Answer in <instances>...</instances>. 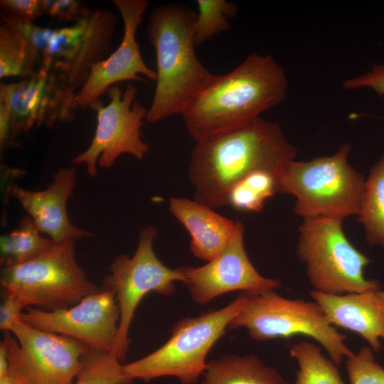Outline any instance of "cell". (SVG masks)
Returning a JSON list of instances; mask_svg holds the SVG:
<instances>
[{
	"mask_svg": "<svg viewBox=\"0 0 384 384\" xmlns=\"http://www.w3.org/2000/svg\"><path fill=\"white\" fill-rule=\"evenodd\" d=\"M296 155L279 124L262 118L196 142L188 166L194 200L211 208L225 206L237 181L260 169L279 175Z\"/></svg>",
	"mask_w": 384,
	"mask_h": 384,
	"instance_id": "6da1fadb",
	"label": "cell"
},
{
	"mask_svg": "<svg viewBox=\"0 0 384 384\" xmlns=\"http://www.w3.org/2000/svg\"><path fill=\"white\" fill-rule=\"evenodd\" d=\"M40 233L30 215L23 217L17 229L1 237V266L26 262L50 248L55 242Z\"/></svg>",
	"mask_w": 384,
	"mask_h": 384,
	"instance_id": "603a6c76",
	"label": "cell"
},
{
	"mask_svg": "<svg viewBox=\"0 0 384 384\" xmlns=\"http://www.w3.org/2000/svg\"><path fill=\"white\" fill-rule=\"evenodd\" d=\"M169 210L189 233L193 254L208 262L228 247L237 230L238 221L234 222L195 200L172 198Z\"/></svg>",
	"mask_w": 384,
	"mask_h": 384,
	"instance_id": "d6986e66",
	"label": "cell"
},
{
	"mask_svg": "<svg viewBox=\"0 0 384 384\" xmlns=\"http://www.w3.org/2000/svg\"><path fill=\"white\" fill-rule=\"evenodd\" d=\"M196 13L181 3L155 7L146 32L156 56V87L146 120L154 123L181 114L213 78L194 50Z\"/></svg>",
	"mask_w": 384,
	"mask_h": 384,
	"instance_id": "3957f363",
	"label": "cell"
},
{
	"mask_svg": "<svg viewBox=\"0 0 384 384\" xmlns=\"http://www.w3.org/2000/svg\"><path fill=\"white\" fill-rule=\"evenodd\" d=\"M286 73L270 55L252 53L232 71L214 75L182 115L195 142L245 126L286 97Z\"/></svg>",
	"mask_w": 384,
	"mask_h": 384,
	"instance_id": "7a4b0ae2",
	"label": "cell"
},
{
	"mask_svg": "<svg viewBox=\"0 0 384 384\" xmlns=\"http://www.w3.org/2000/svg\"><path fill=\"white\" fill-rule=\"evenodd\" d=\"M244 233L243 224L238 221L233 240L219 256L201 267H177L194 302L205 304L238 290L256 295L281 286L278 279L264 277L255 268L245 251Z\"/></svg>",
	"mask_w": 384,
	"mask_h": 384,
	"instance_id": "9a60e30c",
	"label": "cell"
},
{
	"mask_svg": "<svg viewBox=\"0 0 384 384\" xmlns=\"http://www.w3.org/2000/svg\"><path fill=\"white\" fill-rule=\"evenodd\" d=\"M193 26L195 46H201L230 28L228 19L237 15L236 4L226 0H198Z\"/></svg>",
	"mask_w": 384,
	"mask_h": 384,
	"instance_id": "484cf974",
	"label": "cell"
},
{
	"mask_svg": "<svg viewBox=\"0 0 384 384\" xmlns=\"http://www.w3.org/2000/svg\"><path fill=\"white\" fill-rule=\"evenodd\" d=\"M346 143L333 155L290 161L278 176L279 191L295 197L294 213L304 220L358 215L366 180L348 161Z\"/></svg>",
	"mask_w": 384,
	"mask_h": 384,
	"instance_id": "5b68a950",
	"label": "cell"
},
{
	"mask_svg": "<svg viewBox=\"0 0 384 384\" xmlns=\"http://www.w3.org/2000/svg\"><path fill=\"white\" fill-rule=\"evenodd\" d=\"M342 222L319 217L305 219L300 225L296 253L306 265L311 284L314 290L333 294L379 289L377 281L365 277L370 260L348 240Z\"/></svg>",
	"mask_w": 384,
	"mask_h": 384,
	"instance_id": "ba28073f",
	"label": "cell"
},
{
	"mask_svg": "<svg viewBox=\"0 0 384 384\" xmlns=\"http://www.w3.org/2000/svg\"><path fill=\"white\" fill-rule=\"evenodd\" d=\"M9 374V360L6 345L4 341L0 343V378Z\"/></svg>",
	"mask_w": 384,
	"mask_h": 384,
	"instance_id": "d6a6232c",
	"label": "cell"
},
{
	"mask_svg": "<svg viewBox=\"0 0 384 384\" xmlns=\"http://www.w3.org/2000/svg\"><path fill=\"white\" fill-rule=\"evenodd\" d=\"M201 384H287L257 356L226 355L207 363Z\"/></svg>",
	"mask_w": 384,
	"mask_h": 384,
	"instance_id": "ffe728a7",
	"label": "cell"
},
{
	"mask_svg": "<svg viewBox=\"0 0 384 384\" xmlns=\"http://www.w3.org/2000/svg\"><path fill=\"white\" fill-rule=\"evenodd\" d=\"M278 176V173L264 169L247 174L230 187L226 206L240 211H260L268 198L279 193Z\"/></svg>",
	"mask_w": 384,
	"mask_h": 384,
	"instance_id": "7402d4cb",
	"label": "cell"
},
{
	"mask_svg": "<svg viewBox=\"0 0 384 384\" xmlns=\"http://www.w3.org/2000/svg\"><path fill=\"white\" fill-rule=\"evenodd\" d=\"M124 23V35L119 46L107 58L92 66L88 78L77 92L79 108L90 106L112 85L122 81L147 82L139 75L156 80V71L146 66L137 41V28L149 6L146 0H114Z\"/></svg>",
	"mask_w": 384,
	"mask_h": 384,
	"instance_id": "2e32d148",
	"label": "cell"
},
{
	"mask_svg": "<svg viewBox=\"0 0 384 384\" xmlns=\"http://www.w3.org/2000/svg\"><path fill=\"white\" fill-rule=\"evenodd\" d=\"M38 69L35 53L26 37L16 28L0 26V78H26Z\"/></svg>",
	"mask_w": 384,
	"mask_h": 384,
	"instance_id": "cb8c5ba5",
	"label": "cell"
},
{
	"mask_svg": "<svg viewBox=\"0 0 384 384\" xmlns=\"http://www.w3.org/2000/svg\"><path fill=\"white\" fill-rule=\"evenodd\" d=\"M119 319L114 292L103 287L69 308L49 311L29 306L20 316L21 321L35 328L73 338L90 349L112 354Z\"/></svg>",
	"mask_w": 384,
	"mask_h": 384,
	"instance_id": "5bb4252c",
	"label": "cell"
},
{
	"mask_svg": "<svg viewBox=\"0 0 384 384\" xmlns=\"http://www.w3.org/2000/svg\"><path fill=\"white\" fill-rule=\"evenodd\" d=\"M112 353L90 349L82 357V366L71 384H132L123 365Z\"/></svg>",
	"mask_w": 384,
	"mask_h": 384,
	"instance_id": "4316f807",
	"label": "cell"
},
{
	"mask_svg": "<svg viewBox=\"0 0 384 384\" xmlns=\"http://www.w3.org/2000/svg\"><path fill=\"white\" fill-rule=\"evenodd\" d=\"M311 296L333 325L362 336L375 352L384 340V298L379 289L360 293L327 294L316 290Z\"/></svg>",
	"mask_w": 384,
	"mask_h": 384,
	"instance_id": "ac0fdd59",
	"label": "cell"
},
{
	"mask_svg": "<svg viewBox=\"0 0 384 384\" xmlns=\"http://www.w3.org/2000/svg\"><path fill=\"white\" fill-rule=\"evenodd\" d=\"M107 95L110 99L107 105L104 106L99 99L90 106L97 112L94 137L88 148L72 160L74 165L85 164L92 177L97 174V161L100 167L110 169L122 154L141 159L149 149L141 133L148 109L135 100L134 85L128 82L123 92L117 84L114 85L107 90Z\"/></svg>",
	"mask_w": 384,
	"mask_h": 384,
	"instance_id": "4fadbf2b",
	"label": "cell"
},
{
	"mask_svg": "<svg viewBox=\"0 0 384 384\" xmlns=\"http://www.w3.org/2000/svg\"><path fill=\"white\" fill-rule=\"evenodd\" d=\"M381 294H382L383 297L384 298V291H381Z\"/></svg>",
	"mask_w": 384,
	"mask_h": 384,
	"instance_id": "e575fe53",
	"label": "cell"
},
{
	"mask_svg": "<svg viewBox=\"0 0 384 384\" xmlns=\"http://www.w3.org/2000/svg\"><path fill=\"white\" fill-rule=\"evenodd\" d=\"M6 332L9 373L16 384H71L90 349L73 338L35 328L21 320Z\"/></svg>",
	"mask_w": 384,
	"mask_h": 384,
	"instance_id": "7c38bea8",
	"label": "cell"
},
{
	"mask_svg": "<svg viewBox=\"0 0 384 384\" xmlns=\"http://www.w3.org/2000/svg\"><path fill=\"white\" fill-rule=\"evenodd\" d=\"M290 354L299 366L294 384H346L337 365L323 356L318 345L302 341L292 346Z\"/></svg>",
	"mask_w": 384,
	"mask_h": 384,
	"instance_id": "d4e9b609",
	"label": "cell"
},
{
	"mask_svg": "<svg viewBox=\"0 0 384 384\" xmlns=\"http://www.w3.org/2000/svg\"><path fill=\"white\" fill-rule=\"evenodd\" d=\"M1 15L26 23L44 15L41 0H1Z\"/></svg>",
	"mask_w": 384,
	"mask_h": 384,
	"instance_id": "f1b7e54d",
	"label": "cell"
},
{
	"mask_svg": "<svg viewBox=\"0 0 384 384\" xmlns=\"http://www.w3.org/2000/svg\"><path fill=\"white\" fill-rule=\"evenodd\" d=\"M76 90L58 73L43 67L18 82L1 83V146L33 127L73 120L79 108Z\"/></svg>",
	"mask_w": 384,
	"mask_h": 384,
	"instance_id": "30bf717a",
	"label": "cell"
},
{
	"mask_svg": "<svg viewBox=\"0 0 384 384\" xmlns=\"http://www.w3.org/2000/svg\"><path fill=\"white\" fill-rule=\"evenodd\" d=\"M157 233L154 225L142 229L134 255L132 257L124 254L117 256L110 267V274L103 278L102 287L114 292L120 311L113 352L119 361L125 360L130 326L143 297L149 292L170 296L175 291L174 282L183 280L177 267H167L156 255L153 244Z\"/></svg>",
	"mask_w": 384,
	"mask_h": 384,
	"instance_id": "8fae6325",
	"label": "cell"
},
{
	"mask_svg": "<svg viewBox=\"0 0 384 384\" xmlns=\"http://www.w3.org/2000/svg\"><path fill=\"white\" fill-rule=\"evenodd\" d=\"M75 240L53 245L32 260L1 271L3 292L13 294L25 306L54 311L74 306L99 292L75 260Z\"/></svg>",
	"mask_w": 384,
	"mask_h": 384,
	"instance_id": "52a82bcc",
	"label": "cell"
},
{
	"mask_svg": "<svg viewBox=\"0 0 384 384\" xmlns=\"http://www.w3.org/2000/svg\"><path fill=\"white\" fill-rule=\"evenodd\" d=\"M342 88L346 90L368 88L380 96L384 95V63L374 64L365 73L344 80Z\"/></svg>",
	"mask_w": 384,
	"mask_h": 384,
	"instance_id": "4dcf8cb0",
	"label": "cell"
},
{
	"mask_svg": "<svg viewBox=\"0 0 384 384\" xmlns=\"http://www.w3.org/2000/svg\"><path fill=\"white\" fill-rule=\"evenodd\" d=\"M240 327L261 341L297 335L310 337L326 349L337 366L354 354L344 342L346 336L333 326L316 302L287 299L274 290L248 295L228 325V329Z\"/></svg>",
	"mask_w": 384,
	"mask_h": 384,
	"instance_id": "9c48e42d",
	"label": "cell"
},
{
	"mask_svg": "<svg viewBox=\"0 0 384 384\" xmlns=\"http://www.w3.org/2000/svg\"><path fill=\"white\" fill-rule=\"evenodd\" d=\"M1 17L28 41L38 68L58 73L76 90L85 85L92 66L107 58L118 23L115 14L106 9H90L72 26L54 29Z\"/></svg>",
	"mask_w": 384,
	"mask_h": 384,
	"instance_id": "277c9868",
	"label": "cell"
},
{
	"mask_svg": "<svg viewBox=\"0 0 384 384\" xmlns=\"http://www.w3.org/2000/svg\"><path fill=\"white\" fill-rule=\"evenodd\" d=\"M243 292L220 309H210L196 317H186L173 327L169 340L156 351L123 365L125 375L145 382L165 376L181 384H194L207 367L210 348L228 329V325L247 299Z\"/></svg>",
	"mask_w": 384,
	"mask_h": 384,
	"instance_id": "8992f818",
	"label": "cell"
},
{
	"mask_svg": "<svg viewBox=\"0 0 384 384\" xmlns=\"http://www.w3.org/2000/svg\"><path fill=\"white\" fill-rule=\"evenodd\" d=\"M0 306V329L5 332L11 331L15 323L20 320L23 304L13 294L3 292Z\"/></svg>",
	"mask_w": 384,
	"mask_h": 384,
	"instance_id": "1f68e13d",
	"label": "cell"
},
{
	"mask_svg": "<svg viewBox=\"0 0 384 384\" xmlns=\"http://www.w3.org/2000/svg\"><path fill=\"white\" fill-rule=\"evenodd\" d=\"M358 215L368 242L384 247V151L366 180Z\"/></svg>",
	"mask_w": 384,
	"mask_h": 384,
	"instance_id": "44dd1931",
	"label": "cell"
},
{
	"mask_svg": "<svg viewBox=\"0 0 384 384\" xmlns=\"http://www.w3.org/2000/svg\"><path fill=\"white\" fill-rule=\"evenodd\" d=\"M73 166L60 169L46 190L31 191L18 185L9 187L10 194L26 210L39 232L47 234L55 242L90 236L86 230L73 226L67 213V201L75 184Z\"/></svg>",
	"mask_w": 384,
	"mask_h": 384,
	"instance_id": "e0dca14e",
	"label": "cell"
},
{
	"mask_svg": "<svg viewBox=\"0 0 384 384\" xmlns=\"http://www.w3.org/2000/svg\"><path fill=\"white\" fill-rule=\"evenodd\" d=\"M0 384H16L11 377L9 375V373L2 378H0Z\"/></svg>",
	"mask_w": 384,
	"mask_h": 384,
	"instance_id": "836d02e7",
	"label": "cell"
},
{
	"mask_svg": "<svg viewBox=\"0 0 384 384\" xmlns=\"http://www.w3.org/2000/svg\"><path fill=\"white\" fill-rule=\"evenodd\" d=\"M346 368L350 384H384V368L375 361L370 348L362 347L347 358Z\"/></svg>",
	"mask_w": 384,
	"mask_h": 384,
	"instance_id": "83f0119b",
	"label": "cell"
},
{
	"mask_svg": "<svg viewBox=\"0 0 384 384\" xmlns=\"http://www.w3.org/2000/svg\"><path fill=\"white\" fill-rule=\"evenodd\" d=\"M44 14L59 21H78L90 9L83 7L80 1L75 0H41Z\"/></svg>",
	"mask_w": 384,
	"mask_h": 384,
	"instance_id": "f546056e",
	"label": "cell"
}]
</instances>
